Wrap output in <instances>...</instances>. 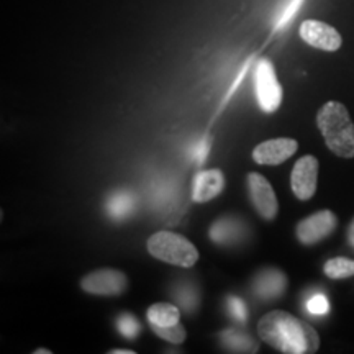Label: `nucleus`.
<instances>
[{
    "mask_svg": "<svg viewBox=\"0 0 354 354\" xmlns=\"http://www.w3.org/2000/svg\"><path fill=\"white\" fill-rule=\"evenodd\" d=\"M220 343L230 353H258V343L251 335L243 333L240 330H225L220 333Z\"/></svg>",
    "mask_w": 354,
    "mask_h": 354,
    "instance_id": "15",
    "label": "nucleus"
},
{
    "mask_svg": "<svg viewBox=\"0 0 354 354\" xmlns=\"http://www.w3.org/2000/svg\"><path fill=\"white\" fill-rule=\"evenodd\" d=\"M110 354H135V351H130V349H112Z\"/></svg>",
    "mask_w": 354,
    "mask_h": 354,
    "instance_id": "25",
    "label": "nucleus"
},
{
    "mask_svg": "<svg viewBox=\"0 0 354 354\" xmlns=\"http://www.w3.org/2000/svg\"><path fill=\"white\" fill-rule=\"evenodd\" d=\"M148 251L162 263L179 266V268H192L198 259L197 248L187 238L174 232H167V230L154 233L149 238Z\"/></svg>",
    "mask_w": 354,
    "mask_h": 354,
    "instance_id": "3",
    "label": "nucleus"
},
{
    "mask_svg": "<svg viewBox=\"0 0 354 354\" xmlns=\"http://www.w3.org/2000/svg\"><path fill=\"white\" fill-rule=\"evenodd\" d=\"M346 238H348V243H349V246H351L353 250H354V218H353V221H351V223H349V227H348Z\"/></svg>",
    "mask_w": 354,
    "mask_h": 354,
    "instance_id": "24",
    "label": "nucleus"
},
{
    "mask_svg": "<svg viewBox=\"0 0 354 354\" xmlns=\"http://www.w3.org/2000/svg\"><path fill=\"white\" fill-rule=\"evenodd\" d=\"M317 125L331 153L339 158H354V123L343 104L326 102L318 110Z\"/></svg>",
    "mask_w": 354,
    "mask_h": 354,
    "instance_id": "2",
    "label": "nucleus"
},
{
    "mask_svg": "<svg viewBox=\"0 0 354 354\" xmlns=\"http://www.w3.org/2000/svg\"><path fill=\"white\" fill-rule=\"evenodd\" d=\"M318 159L315 156H302L295 162L292 169L290 184L292 192L299 201H310L315 196L317 184H318Z\"/></svg>",
    "mask_w": 354,
    "mask_h": 354,
    "instance_id": "8",
    "label": "nucleus"
},
{
    "mask_svg": "<svg viewBox=\"0 0 354 354\" xmlns=\"http://www.w3.org/2000/svg\"><path fill=\"white\" fill-rule=\"evenodd\" d=\"M307 310H308V313H312V315H315V317L326 315L330 310L328 299H326L323 294L312 295V297L307 300Z\"/></svg>",
    "mask_w": 354,
    "mask_h": 354,
    "instance_id": "22",
    "label": "nucleus"
},
{
    "mask_svg": "<svg viewBox=\"0 0 354 354\" xmlns=\"http://www.w3.org/2000/svg\"><path fill=\"white\" fill-rule=\"evenodd\" d=\"M225 187V177L220 169L198 172L192 184V201L205 203L218 197Z\"/></svg>",
    "mask_w": 354,
    "mask_h": 354,
    "instance_id": "12",
    "label": "nucleus"
},
{
    "mask_svg": "<svg viewBox=\"0 0 354 354\" xmlns=\"http://www.w3.org/2000/svg\"><path fill=\"white\" fill-rule=\"evenodd\" d=\"M245 230V223L236 216H221L210 227V240L220 246L234 245L243 240Z\"/></svg>",
    "mask_w": 354,
    "mask_h": 354,
    "instance_id": "13",
    "label": "nucleus"
},
{
    "mask_svg": "<svg viewBox=\"0 0 354 354\" xmlns=\"http://www.w3.org/2000/svg\"><path fill=\"white\" fill-rule=\"evenodd\" d=\"M107 214L112 220L122 221L135 214L136 210V197L128 190H118V192L110 194L107 201Z\"/></svg>",
    "mask_w": 354,
    "mask_h": 354,
    "instance_id": "14",
    "label": "nucleus"
},
{
    "mask_svg": "<svg viewBox=\"0 0 354 354\" xmlns=\"http://www.w3.org/2000/svg\"><path fill=\"white\" fill-rule=\"evenodd\" d=\"M149 326H171L179 323L180 320V308L174 304H154L148 308Z\"/></svg>",
    "mask_w": 354,
    "mask_h": 354,
    "instance_id": "16",
    "label": "nucleus"
},
{
    "mask_svg": "<svg viewBox=\"0 0 354 354\" xmlns=\"http://www.w3.org/2000/svg\"><path fill=\"white\" fill-rule=\"evenodd\" d=\"M151 330L156 333L159 338L166 339L172 344H180L185 342V328L180 323H176V325L171 326H151Z\"/></svg>",
    "mask_w": 354,
    "mask_h": 354,
    "instance_id": "19",
    "label": "nucleus"
},
{
    "mask_svg": "<svg viewBox=\"0 0 354 354\" xmlns=\"http://www.w3.org/2000/svg\"><path fill=\"white\" fill-rule=\"evenodd\" d=\"M248 190H250L251 202H253L254 210L264 220H274L279 212V202L274 192L272 185L264 176L258 172H250L248 174Z\"/></svg>",
    "mask_w": 354,
    "mask_h": 354,
    "instance_id": "7",
    "label": "nucleus"
},
{
    "mask_svg": "<svg viewBox=\"0 0 354 354\" xmlns=\"http://www.w3.org/2000/svg\"><path fill=\"white\" fill-rule=\"evenodd\" d=\"M117 330L120 331L123 338L135 339L138 338L141 326H140V322L136 320L131 313H122V315L117 318Z\"/></svg>",
    "mask_w": 354,
    "mask_h": 354,
    "instance_id": "20",
    "label": "nucleus"
},
{
    "mask_svg": "<svg viewBox=\"0 0 354 354\" xmlns=\"http://www.w3.org/2000/svg\"><path fill=\"white\" fill-rule=\"evenodd\" d=\"M254 94L264 113H274L282 104V87L269 59H259L254 71Z\"/></svg>",
    "mask_w": 354,
    "mask_h": 354,
    "instance_id": "4",
    "label": "nucleus"
},
{
    "mask_svg": "<svg viewBox=\"0 0 354 354\" xmlns=\"http://www.w3.org/2000/svg\"><path fill=\"white\" fill-rule=\"evenodd\" d=\"M323 271L330 279L339 281V279H348L354 276V259L348 258H333L328 259L323 266Z\"/></svg>",
    "mask_w": 354,
    "mask_h": 354,
    "instance_id": "18",
    "label": "nucleus"
},
{
    "mask_svg": "<svg viewBox=\"0 0 354 354\" xmlns=\"http://www.w3.org/2000/svg\"><path fill=\"white\" fill-rule=\"evenodd\" d=\"M338 227V218L331 210H320L300 220L295 228L297 240L305 246L317 245L328 238Z\"/></svg>",
    "mask_w": 354,
    "mask_h": 354,
    "instance_id": "5",
    "label": "nucleus"
},
{
    "mask_svg": "<svg viewBox=\"0 0 354 354\" xmlns=\"http://www.w3.org/2000/svg\"><path fill=\"white\" fill-rule=\"evenodd\" d=\"M300 37L310 46L323 51H338L343 43L338 30L320 20H305L300 25Z\"/></svg>",
    "mask_w": 354,
    "mask_h": 354,
    "instance_id": "9",
    "label": "nucleus"
},
{
    "mask_svg": "<svg viewBox=\"0 0 354 354\" xmlns=\"http://www.w3.org/2000/svg\"><path fill=\"white\" fill-rule=\"evenodd\" d=\"M261 339L286 354H312L320 348V338L313 326L284 310H274L258 323Z\"/></svg>",
    "mask_w": 354,
    "mask_h": 354,
    "instance_id": "1",
    "label": "nucleus"
},
{
    "mask_svg": "<svg viewBox=\"0 0 354 354\" xmlns=\"http://www.w3.org/2000/svg\"><path fill=\"white\" fill-rule=\"evenodd\" d=\"M35 354H51V351H50V349H37Z\"/></svg>",
    "mask_w": 354,
    "mask_h": 354,
    "instance_id": "26",
    "label": "nucleus"
},
{
    "mask_svg": "<svg viewBox=\"0 0 354 354\" xmlns=\"http://www.w3.org/2000/svg\"><path fill=\"white\" fill-rule=\"evenodd\" d=\"M227 310L228 315L238 323H246L248 320V308L245 300L236 297V295H230L227 299Z\"/></svg>",
    "mask_w": 354,
    "mask_h": 354,
    "instance_id": "21",
    "label": "nucleus"
},
{
    "mask_svg": "<svg viewBox=\"0 0 354 354\" xmlns=\"http://www.w3.org/2000/svg\"><path fill=\"white\" fill-rule=\"evenodd\" d=\"M84 292L91 295H102V297H117L122 295L128 287V279L122 271L117 269H97L87 274L81 281Z\"/></svg>",
    "mask_w": 354,
    "mask_h": 354,
    "instance_id": "6",
    "label": "nucleus"
},
{
    "mask_svg": "<svg viewBox=\"0 0 354 354\" xmlns=\"http://www.w3.org/2000/svg\"><path fill=\"white\" fill-rule=\"evenodd\" d=\"M287 287V277L282 271L276 268L264 269L256 274L253 281L254 295L263 302H272L284 295Z\"/></svg>",
    "mask_w": 354,
    "mask_h": 354,
    "instance_id": "11",
    "label": "nucleus"
},
{
    "mask_svg": "<svg viewBox=\"0 0 354 354\" xmlns=\"http://www.w3.org/2000/svg\"><path fill=\"white\" fill-rule=\"evenodd\" d=\"M299 143L292 138H274L263 141L253 149V159L261 166H277L294 156Z\"/></svg>",
    "mask_w": 354,
    "mask_h": 354,
    "instance_id": "10",
    "label": "nucleus"
},
{
    "mask_svg": "<svg viewBox=\"0 0 354 354\" xmlns=\"http://www.w3.org/2000/svg\"><path fill=\"white\" fill-rule=\"evenodd\" d=\"M172 299L176 300V305L183 308L184 312H196L201 302L198 290L192 284H177L172 290Z\"/></svg>",
    "mask_w": 354,
    "mask_h": 354,
    "instance_id": "17",
    "label": "nucleus"
},
{
    "mask_svg": "<svg viewBox=\"0 0 354 354\" xmlns=\"http://www.w3.org/2000/svg\"><path fill=\"white\" fill-rule=\"evenodd\" d=\"M209 149H210V141L207 138H203L201 141H197V143L190 148V158H192V161L196 162L197 166L202 165V162L207 159Z\"/></svg>",
    "mask_w": 354,
    "mask_h": 354,
    "instance_id": "23",
    "label": "nucleus"
}]
</instances>
